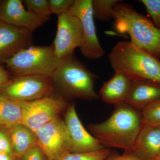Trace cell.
Here are the masks:
<instances>
[{"instance_id": "cell-9", "label": "cell", "mask_w": 160, "mask_h": 160, "mask_svg": "<svg viewBox=\"0 0 160 160\" xmlns=\"http://www.w3.org/2000/svg\"><path fill=\"white\" fill-rule=\"evenodd\" d=\"M38 145L47 158L55 160L70 152V141L64 120L60 116L46 123L36 132Z\"/></svg>"}, {"instance_id": "cell-11", "label": "cell", "mask_w": 160, "mask_h": 160, "mask_svg": "<svg viewBox=\"0 0 160 160\" xmlns=\"http://www.w3.org/2000/svg\"><path fill=\"white\" fill-rule=\"evenodd\" d=\"M64 121L70 141V152H92L106 148L84 128L78 116L75 104H70L65 111Z\"/></svg>"}, {"instance_id": "cell-2", "label": "cell", "mask_w": 160, "mask_h": 160, "mask_svg": "<svg viewBox=\"0 0 160 160\" xmlns=\"http://www.w3.org/2000/svg\"><path fill=\"white\" fill-rule=\"evenodd\" d=\"M53 95L64 99H98L99 95L94 90L98 76L78 59L74 54L61 61L51 77Z\"/></svg>"}, {"instance_id": "cell-31", "label": "cell", "mask_w": 160, "mask_h": 160, "mask_svg": "<svg viewBox=\"0 0 160 160\" xmlns=\"http://www.w3.org/2000/svg\"><path fill=\"white\" fill-rule=\"evenodd\" d=\"M47 160H52L49 159H48V158H47Z\"/></svg>"}, {"instance_id": "cell-1", "label": "cell", "mask_w": 160, "mask_h": 160, "mask_svg": "<svg viewBox=\"0 0 160 160\" xmlns=\"http://www.w3.org/2000/svg\"><path fill=\"white\" fill-rule=\"evenodd\" d=\"M143 124L142 111L124 102L115 106L106 121L89 124L88 129L106 148L133 151Z\"/></svg>"}, {"instance_id": "cell-8", "label": "cell", "mask_w": 160, "mask_h": 160, "mask_svg": "<svg viewBox=\"0 0 160 160\" xmlns=\"http://www.w3.org/2000/svg\"><path fill=\"white\" fill-rule=\"evenodd\" d=\"M92 0H75L69 12L79 20L82 27V54L88 59L96 60L105 55L97 34Z\"/></svg>"}, {"instance_id": "cell-28", "label": "cell", "mask_w": 160, "mask_h": 160, "mask_svg": "<svg viewBox=\"0 0 160 160\" xmlns=\"http://www.w3.org/2000/svg\"><path fill=\"white\" fill-rule=\"evenodd\" d=\"M9 75L2 66H0V92L9 82Z\"/></svg>"}, {"instance_id": "cell-29", "label": "cell", "mask_w": 160, "mask_h": 160, "mask_svg": "<svg viewBox=\"0 0 160 160\" xmlns=\"http://www.w3.org/2000/svg\"><path fill=\"white\" fill-rule=\"evenodd\" d=\"M0 160H20L15 156L0 152Z\"/></svg>"}, {"instance_id": "cell-23", "label": "cell", "mask_w": 160, "mask_h": 160, "mask_svg": "<svg viewBox=\"0 0 160 160\" xmlns=\"http://www.w3.org/2000/svg\"><path fill=\"white\" fill-rule=\"evenodd\" d=\"M152 22L160 30V0H141Z\"/></svg>"}, {"instance_id": "cell-21", "label": "cell", "mask_w": 160, "mask_h": 160, "mask_svg": "<svg viewBox=\"0 0 160 160\" xmlns=\"http://www.w3.org/2000/svg\"><path fill=\"white\" fill-rule=\"evenodd\" d=\"M141 111L144 124L160 126V100L145 107Z\"/></svg>"}, {"instance_id": "cell-12", "label": "cell", "mask_w": 160, "mask_h": 160, "mask_svg": "<svg viewBox=\"0 0 160 160\" xmlns=\"http://www.w3.org/2000/svg\"><path fill=\"white\" fill-rule=\"evenodd\" d=\"M49 17L26 10L21 0H6L0 3V21L33 32L45 24Z\"/></svg>"}, {"instance_id": "cell-4", "label": "cell", "mask_w": 160, "mask_h": 160, "mask_svg": "<svg viewBox=\"0 0 160 160\" xmlns=\"http://www.w3.org/2000/svg\"><path fill=\"white\" fill-rule=\"evenodd\" d=\"M115 72H121L132 81L148 80L160 83V61L131 41L118 42L109 56Z\"/></svg>"}, {"instance_id": "cell-19", "label": "cell", "mask_w": 160, "mask_h": 160, "mask_svg": "<svg viewBox=\"0 0 160 160\" xmlns=\"http://www.w3.org/2000/svg\"><path fill=\"white\" fill-rule=\"evenodd\" d=\"M121 2L119 0H93V17L102 22L110 21L113 18L115 6Z\"/></svg>"}, {"instance_id": "cell-10", "label": "cell", "mask_w": 160, "mask_h": 160, "mask_svg": "<svg viewBox=\"0 0 160 160\" xmlns=\"http://www.w3.org/2000/svg\"><path fill=\"white\" fill-rule=\"evenodd\" d=\"M82 27L79 20L69 12L58 16L56 35L53 43L55 52L60 61L74 54L82 42Z\"/></svg>"}, {"instance_id": "cell-24", "label": "cell", "mask_w": 160, "mask_h": 160, "mask_svg": "<svg viewBox=\"0 0 160 160\" xmlns=\"http://www.w3.org/2000/svg\"><path fill=\"white\" fill-rule=\"evenodd\" d=\"M75 0H49V8L52 13L58 16L69 12Z\"/></svg>"}, {"instance_id": "cell-6", "label": "cell", "mask_w": 160, "mask_h": 160, "mask_svg": "<svg viewBox=\"0 0 160 160\" xmlns=\"http://www.w3.org/2000/svg\"><path fill=\"white\" fill-rule=\"evenodd\" d=\"M22 112V123L36 132L46 123L65 111L70 103L52 95L29 102H19Z\"/></svg>"}, {"instance_id": "cell-5", "label": "cell", "mask_w": 160, "mask_h": 160, "mask_svg": "<svg viewBox=\"0 0 160 160\" xmlns=\"http://www.w3.org/2000/svg\"><path fill=\"white\" fill-rule=\"evenodd\" d=\"M61 61L55 52L53 44L32 46L21 49L4 62L15 75H44L51 77Z\"/></svg>"}, {"instance_id": "cell-27", "label": "cell", "mask_w": 160, "mask_h": 160, "mask_svg": "<svg viewBox=\"0 0 160 160\" xmlns=\"http://www.w3.org/2000/svg\"><path fill=\"white\" fill-rule=\"evenodd\" d=\"M104 160H142L133 151H125L122 154L112 152Z\"/></svg>"}, {"instance_id": "cell-20", "label": "cell", "mask_w": 160, "mask_h": 160, "mask_svg": "<svg viewBox=\"0 0 160 160\" xmlns=\"http://www.w3.org/2000/svg\"><path fill=\"white\" fill-rule=\"evenodd\" d=\"M110 149L105 148L92 152L64 153L55 160H104L111 153Z\"/></svg>"}, {"instance_id": "cell-25", "label": "cell", "mask_w": 160, "mask_h": 160, "mask_svg": "<svg viewBox=\"0 0 160 160\" xmlns=\"http://www.w3.org/2000/svg\"><path fill=\"white\" fill-rule=\"evenodd\" d=\"M0 152H6L8 154L16 156L13 151V148H12V145L8 129L1 126H0Z\"/></svg>"}, {"instance_id": "cell-26", "label": "cell", "mask_w": 160, "mask_h": 160, "mask_svg": "<svg viewBox=\"0 0 160 160\" xmlns=\"http://www.w3.org/2000/svg\"><path fill=\"white\" fill-rule=\"evenodd\" d=\"M47 159L43 150L36 145L25 153L20 160H47Z\"/></svg>"}, {"instance_id": "cell-3", "label": "cell", "mask_w": 160, "mask_h": 160, "mask_svg": "<svg viewBox=\"0 0 160 160\" xmlns=\"http://www.w3.org/2000/svg\"><path fill=\"white\" fill-rule=\"evenodd\" d=\"M113 18L118 32L129 34L134 45L160 58V30L152 22L131 5L121 2L114 7Z\"/></svg>"}, {"instance_id": "cell-13", "label": "cell", "mask_w": 160, "mask_h": 160, "mask_svg": "<svg viewBox=\"0 0 160 160\" xmlns=\"http://www.w3.org/2000/svg\"><path fill=\"white\" fill-rule=\"evenodd\" d=\"M32 42V32L0 21V60L4 62Z\"/></svg>"}, {"instance_id": "cell-14", "label": "cell", "mask_w": 160, "mask_h": 160, "mask_svg": "<svg viewBox=\"0 0 160 160\" xmlns=\"http://www.w3.org/2000/svg\"><path fill=\"white\" fill-rule=\"evenodd\" d=\"M160 100V83L148 80L132 81L131 89L125 103L142 110Z\"/></svg>"}, {"instance_id": "cell-30", "label": "cell", "mask_w": 160, "mask_h": 160, "mask_svg": "<svg viewBox=\"0 0 160 160\" xmlns=\"http://www.w3.org/2000/svg\"><path fill=\"white\" fill-rule=\"evenodd\" d=\"M155 160H160V155Z\"/></svg>"}, {"instance_id": "cell-16", "label": "cell", "mask_w": 160, "mask_h": 160, "mask_svg": "<svg viewBox=\"0 0 160 160\" xmlns=\"http://www.w3.org/2000/svg\"><path fill=\"white\" fill-rule=\"evenodd\" d=\"M115 72L110 80L104 83L99 95L103 102L116 106L126 102L131 89L132 81L123 73Z\"/></svg>"}, {"instance_id": "cell-7", "label": "cell", "mask_w": 160, "mask_h": 160, "mask_svg": "<svg viewBox=\"0 0 160 160\" xmlns=\"http://www.w3.org/2000/svg\"><path fill=\"white\" fill-rule=\"evenodd\" d=\"M0 93L18 102H29L52 95L51 77L44 75L16 76Z\"/></svg>"}, {"instance_id": "cell-15", "label": "cell", "mask_w": 160, "mask_h": 160, "mask_svg": "<svg viewBox=\"0 0 160 160\" xmlns=\"http://www.w3.org/2000/svg\"><path fill=\"white\" fill-rule=\"evenodd\" d=\"M133 152L142 160H155L160 155V126L143 124Z\"/></svg>"}, {"instance_id": "cell-22", "label": "cell", "mask_w": 160, "mask_h": 160, "mask_svg": "<svg viewBox=\"0 0 160 160\" xmlns=\"http://www.w3.org/2000/svg\"><path fill=\"white\" fill-rule=\"evenodd\" d=\"M23 2L27 10L34 14L49 17L52 14L47 0H25Z\"/></svg>"}, {"instance_id": "cell-17", "label": "cell", "mask_w": 160, "mask_h": 160, "mask_svg": "<svg viewBox=\"0 0 160 160\" xmlns=\"http://www.w3.org/2000/svg\"><path fill=\"white\" fill-rule=\"evenodd\" d=\"M8 129L14 154L19 159L38 145L36 132L22 123L15 125Z\"/></svg>"}, {"instance_id": "cell-18", "label": "cell", "mask_w": 160, "mask_h": 160, "mask_svg": "<svg viewBox=\"0 0 160 160\" xmlns=\"http://www.w3.org/2000/svg\"><path fill=\"white\" fill-rule=\"evenodd\" d=\"M22 123V112L19 102L0 93V126L9 129Z\"/></svg>"}]
</instances>
